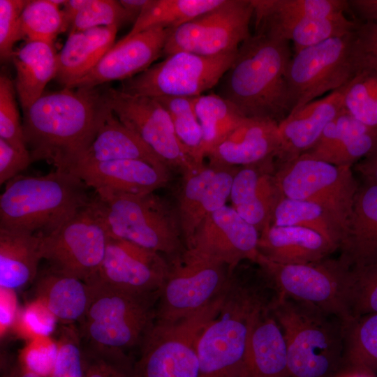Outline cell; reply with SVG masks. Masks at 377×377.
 Masks as SVG:
<instances>
[{
    "instance_id": "9c48e42d",
    "label": "cell",
    "mask_w": 377,
    "mask_h": 377,
    "mask_svg": "<svg viewBox=\"0 0 377 377\" xmlns=\"http://www.w3.org/2000/svg\"><path fill=\"white\" fill-rule=\"evenodd\" d=\"M361 70L356 29L294 53L286 75L290 113L344 86Z\"/></svg>"
},
{
    "instance_id": "2e32d148",
    "label": "cell",
    "mask_w": 377,
    "mask_h": 377,
    "mask_svg": "<svg viewBox=\"0 0 377 377\" xmlns=\"http://www.w3.org/2000/svg\"><path fill=\"white\" fill-rule=\"evenodd\" d=\"M105 94L119 120L138 134L170 170L184 174L202 165L197 164L182 145L170 114L155 98L112 87L105 88Z\"/></svg>"
},
{
    "instance_id": "7dc6e473",
    "label": "cell",
    "mask_w": 377,
    "mask_h": 377,
    "mask_svg": "<svg viewBox=\"0 0 377 377\" xmlns=\"http://www.w3.org/2000/svg\"><path fill=\"white\" fill-rule=\"evenodd\" d=\"M29 0H0V57L11 60L14 45L22 39L20 16Z\"/></svg>"
},
{
    "instance_id": "60d3db41",
    "label": "cell",
    "mask_w": 377,
    "mask_h": 377,
    "mask_svg": "<svg viewBox=\"0 0 377 377\" xmlns=\"http://www.w3.org/2000/svg\"><path fill=\"white\" fill-rule=\"evenodd\" d=\"M69 27L60 7L51 0H29L20 16L22 39L54 44Z\"/></svg>"
},
{
    "instance_id": "f6af8a7d",
    "label": "cell",
    "mask_w": 377,
    "mask_h": 377,
    "mask_svg": "<svg viewBox=\"0 0 377 377\" xmlns=\"http://www.w3.org/2000/svg\"><path fill=\"white\" fill-rule=\"evenodd\" d=\"M15 87L6 75L0 76V138L20 150H29L15 98Z\"/></svg>"
},
{
    "instance_id": "5b68a950",
    "label": "cell",
    "mask_w": 377,
    "mask_h": 377,
    "mask_svg": "<svg viewBox=\"0 0 377 377\" xmlns=\"http://www.w3.org/2000/svg\"><path fill=\"white\" fill-rule=\"evenodd\" d=\"M108 237L163 254L168 262L186 251L176 208L154 193H96L92 200Z\"/></svg>"
},
{
    "instance_id": "e575fe53",
    "label": "cell",
    "mask_w": 377,
    "mask_h": 377,
    "mask_svg": "<svg viewBox=\"0 0 377 377\" xmlns=\"http://www.w3.org/2000/svg\"><path fill=\"white\" fill-rule=\"evenodd\" d=\"M270 225L310 229L323 235L338 249L345 234L341 223L323 207L285 196L276 205Z\"/></svg>"
},
{
    "instance_id": "7bdbcfd3",
    "label": "cell",
    "mask_w": 377,
    "mask_h": 377,
    "mask_svg": "<svg viewBox=\"0 0 377 377\" xmlns=\"http://www.w3.org/2000/svg\"><path fill=\"white\" fill-rule=\"evenodd\" d=\"M253 6L288 17L326 18L349 11L348 0H251Z\"/></svg>"
},
{
    "instance_id": "d590c367",
    "label": "cell",
    "mask_w": 377,
    "mask_h": 377,
    "mask_svg": "<svg viewBox=\"0 0 377 377\" xmlns=\"http://www.w3.org/2000/svg\"><path fill=\"white\" fill-rule=\"evenodd\" d=\"M194 110L202 133V153L224 140L245 118L229 101L218 94L195 96Z\"/></svg>"
},
{
    "instance_id": "3957f363",
    "label": "cell",
    "mask_w": 377,
    "mask_h": 377,
    "mask_svg": "<svg viewBox=\"0 0 377 377\" xmlns=\"http://www.w3.org/2000/svg\"><path fill=\"white\" fill-rule=\"evenodd\" d=\"M68 171L17 176L0 196V228L45 235L92 200L94 191Z\"/></svg>"
},
{
    "instance_id": "e0dca14e",
    "label": "cell",
    "mask_w": 377,
    "mask_h": 377,
    "mask_svg": "<svg viewBox=\"0 0 377 377\" xmlns=\"http://www.w3.org/2000/svg\"><path fill=\"white\" fill-rule=\"evenodd\" d=\"M162 254L130 242L108 237L96 279L141 295H158L170 265Z\"/></svg>"
},
{
    "instance_id": "db71d44e",
    "label": "cell",
    "mask_w": 377,
    "mask_h": 377,
    "mask_svg": "<svg viewBox=\"0 0 377 377\" xmlns=\"http://www.w3.org/2000/svg\"><path fill=\"white\" fill-rule=\"evenodd\" d=\"M149 0H119V2L130 16L133 24L140 15Z\"/></svg>"
},
{
    "instance_id": "7c38bea8",
    "label": "cell",
    "mask_w": 377,
    "mask_h": 377,
    "mask_svg": "<svg viewBox=\"0 0 377 377\" xmlns=\"http://www.w3.org/2000/svg\"><path fill=\"white\" fill-rule=\"evenodd\" d=\"M237 51L213 57L174 52L122 81L119 90L151 98L200 96L219 83Z\"/></svg>"
},
{
    "instance_id": "681fc988",
    "label": "cell",
    "mask_w": 377,
    "mask_h": 377,
    "mask_svg": "<svg viewBox=\"0 0 377 377\" xmlns=\"http://www.w3.org/2000/svg\"><path fill=\"white\" fill-rule=\"evenodd\" d=\"M33 162L29 150H20L0 138V184L7 183Z\"/></svg>"
},
{
    "instance_id": "74e56055",
    "label": "cell",
    "mask_w": 377,
    "mask_h": 377,
    "mask_svg": "<svg viewBox=\"0 0 377 377\" xmlns=\"http://www.w3.org/2000/svg\"><path fill=\"white\" fill-rule=\"evenodd\" d=\"M343 370L377 372V313L350 319L343 325Z\"/></svg>"
},
{
    "instance_id": "836d02e7",
    "label": "cell",
    "mask_w": 377,
    "mask_h": 377,
    "mask_svg": "<svg viewBox=\"0 0 377 377\" xmlns=\"http://www.w3.org/2000/svg\"><path fill=\"white\" fill-rule=\"evenodd\" d=\"M34 281L38 298L52 316L65 323L82 320L89 303V284L49 267Z\"/></svg>"
},
{
    "instance_id": "4316f807",
    "label": "cell",
    "mask_w": 377,
    "mask_h": 377,
    "mask_svg": "<svg viewBox=\"0 0 377 377\" xmlns=\"http://www.w3.org/2000/svg\"><path fill=\"white\" fill-rule=\"evenodd\" d=\"M339 251L349 268L377 263V184H360Z\"/></svg>"
},
{
    "instance_id": "c3c4849f",
    "label": "cell",
    "mask_w": 377,
    "mask_h": 377,
    "mask_svg": "<svg viewBox=\"0 0 377 377\" xmlns=\"http://www.w3.org/2000/svg\"><path fill=\"white\" fill-rule=\"evenodd\" d=\"M52 377H83L82 347L73 337L65 338L58 348Z\"/></svg>"
},
{
    "instance_id": "9f6ffc18",
    "label": "cell",
    "mask_w": 377,
    "mask_h": 377,
    "mask_svg": "<svg viewBox=\"0 0 377 377\" xmlns=\"http://www.w3.org/2000/svg\"><path fill=\"white\" fill-rule=\"evenodd\" d=\"M88 2L89 0H70L66 1L62 11L69 26L75 16L87 6Z\"/></svg>"
},
{
    "instance_id": "7a4b0ae2",
    "label": "cell",
    "mask_w": 377,
    "mask_h": 377,
    "mask_svg": "<svg viewBox=\"0 0 377 377\" xmlns=\"http://www.w3.org/2000/svg\"><path fill=\"white\" fill-rule=\"evenodd\" d=\"M290 42L255 34L239 46L220 80L219 94L246 118L281 122L290 113L286 71Z\"/></svg>"
},
{
    "instance_id": "83f0119b",
    "label": "cell",
    "mask_w": 377,
    "mask_h": 377,
    "mask_svg": "<svg viewBox=\"0 0 377 377\" xmlns=\"http://www.w3.org/2000/svg\"><path fill=\"white\" fill-rule=\"evenodd\" d=\"M338 247L319 233L298 226L270 225L260 233L259 255L279 264H307L330 257Z\"/></svg>"
},
{
    "instance_id": "f546056e",
    "label": "cell",
    "mask_w": 377,
    "mask_h": 377,
    "mask_svg": "<svg viewBox=\"0 0 377 377\" xmlns=\"http://www.w3.org/2000/svg\"><path fill=\"white\" fill-rule=\"evenodd\" d=\"M117 27H99L69 34L57 53L56 80L73 86L87 74L114 45Z\"/></svg>"
},
{
    "instance_id": "ac0fdd59",
    "label": "cell",
    "mask_w": 377,
    "mask_h": 377,
    "mask_svg": "<svg viewBox=\"0 0 377 377\" xmlns=\"http://www.w3.org/2000/svg\"><path fill=\"white\" fill-rule=\"evenodd\" d=\"M260 232L227 205L209 214L195 230L187 249L226 265L231 272L243 260L256 263Z\"/></svg>"
},
{
    "instance_id": "6f0895ef",
    "label": "cell",
    "mask_w": 377,
    "mask_h": 377,
    "mask_svg": "<svg viewBox=\"0 0 377 377\" xmlns=\"http://www.w3.org/2000/svg\"><path fill=\"white\" fill-rule=\"evenodd\" d=\"M334 377H375V374L364 371L344 369Z\"/></svg>"
},
{
    "instance_id": "7402d4cb",
    "label": "cell",
    "mask_w": 377,
    "mask_h": 377,
    "mask_svg": "<svg viewBox=\"0 0 377 377\" xmlns=\"http://www.w3.org/2000/svg\"><path fill=\"white\" fill-rule=\"evenodd\" d=\"M275 161L239 167L231 186L232 207L260 233L270 226L274 209L284 197L275 177Z\"/></svg>"
},
{
    "instance_id": "ab89813d",
    "label": "cell",
    "mask_w": 377,
    "mask_h": 377,
    "mask_svg": "<svg viewBox=\"0 0 377 377\" xmlns=\"http://www.w3.org/2000/svg\"><path fill=\"white\" fill-rule=\"evenodd\" d=\"M155 98L170 114L175 133L198 165L204 164L202 133L194 110L195 96H162Z\"/></svg>"
},
{
    "instance_id": "5bb4252c",
    "label": "cell",
    "mask_w": 377,
    "mask_h": 377,
    "mask_svg": "<svg viewBox=\"0 0 377 377\" xmlns=\"http://www.w3.org/2000/svg\"><path fill=\"white\" fill-rule=\"evenodd\" d=\"M168 263L156 309L158 322H176L198 311L225 290L233 273L226 265L187 249L181 258Z\"/></svg>"
},
{
    "instance_id": "44dd1931",
    "label": "cell",
    "mask_w": 377,
    "mask_h": 377,
    "mask_svg": "<svg viewBox=\"0 0 377 377\" xmlns=\"http://www.w3.org/2000/svg\"><path fill=\"white\" fill-rule=\"evenodd\" d=\"M66 171L96 193L143 195L165 186L170 170L140 160L77 163Z\"/></svg>"
},
{
    "instance_id": "1f68e13d",
    "label": "cell",
    "mask_w": 377,
    "mask_h": 377,
    "mask_svg": "<svg viewBox=\"0 0 377 377\" xmlns=\"http://www.w3.org/2000/svg\"><path fill=\"white\" fill-rule=\"evenodd\" d=\"M38 235L0 228V286L16 290L35 281L42 260Z\"/></svg>"
},
{
    "instance_id": "277c9868",
    "label": "cell",
    "mask_w": 377,
    "mask_h": 377,
    "mask_svg": "<svg viewBox=\"0 0 377 377\" xmlns=\"http://www.w3.org/2000/svg\"><path fill=\"white\" fill-rule=\"evenodd\" d=\"M271 309L284 334L290 377H334L343 370V320L279 294Z\"/></svg>"
},
{
    "instance_id": "cb8c5ba5",
    "label": "cell",
    "mask_w": 377,
    "mask_h": 377,
    "mask_svg": "<svg viewBox=\"0 0 377 377\" xmlns=\"http://www.w3.org/2000/svg\"><path fill=\"white\" fill-rule=\"evenodd\" d=\"M343 110L339 89L288 114L278 124L280 149L276 162H284L311 149L323 131Z\"/></svg>"
},
{
    "instance_id": "d4e9b609",
    "label": "cell",
    "mask_w": 377,
    "mask_h": 377,
    "mask_svg": "<svg viewBox=\"0 0 377 377\" xmlns=\"http://www.w3.org/2000/svg\"><path fill=\"white\" fill-rule=\"evenodd\" d=\"M272 302L260 307L253 316L242 377H290L286 340L272 313Z\"/></svg>"
},
{
    "instance_id": "bcb514c9",
    "label": "cell",
    "mask_w": 377,
    "mask_h": 377,
    "mask_svg": "<svg viewBox=\"0 0 377 377\" xmlns=\"http://www.w3.org/2000/svg\"><path fill=\"white\" fill-rule=\"evenodd\" d=\"M128 22L132 20L119 1L89 0L73 20L69 34L99 27H119Z\"/></svg>"
},
{
    "instance_id": "d6986e66",
    "label": "cell",
    "mask_w": 377,
    "mask_h": 377,
    "mask_svg": "<svg viewBox=\"0 0 377 377\" xmlns=\"http://www.w3.org/2000/svg\"><path fill=\"white\" fill-rule=\"evenodd\" d=\"M238 168L203 164L182 174L175 208L186 249L202 221L226 205Z\"/></svg>"
},
{
    "instance_id": "816d5d0a",
    "label": "cell",
    "mask_w": 377,
    "mask_h": 377,
    "mask_svg": "<svg viewBox=\"0 0 377 377\" xmlns=\"http://www.w3.org/2000/svg\"><path fill=\"white\" fill-rule=\"evenodd\" d=\"M348 5L355 20L377 24V0H348Z\"/></svg>"
},
{
    "instance_id": "d6a6232c",
    "label": "cell",
    "mask_w": 377,
    "mask_h": 377,
    "mask_svg": "<svg viewBox=\"0 0 377 377\" xmlns=\"http://www.w3.org/2000/svg\"><path fill=\"white\" fill-rule=\"evenodd\" d=\"M11 60L16 70V92L24 111L43 94L47 84L55 78L57 52L54 44L27 41L15 50Z\"/></svg>"
},
{
    "instance_id": "ba28073f",
    "label": "cell",
    "mask_w": 377,
    "mask_h": 377,
    "mask_svg": "<svg viewBox=\"0 0 377 377\" xmlns=\"http://www.w3.org/2000/svg\"><path fill=\"white\" fill-rule=\"evenodd\" d=\"M226 291L184 319L173 323L155 320L140 344L135 361V377H198V339L219 313Z\"/></svg>"
},
{
    "instance_id": "f5cc1de1",
    "label": "cell",
    "mask_w": 377,
    "mask_h": 377,
    "mask_svg": "<svg viewBox=\"0 0 377 377\" xmlns=\"http://www.w3.org/2000/svg\"><path fill=\"white\" fill-rule=\"evenodd\" d=\"M354 169L361 176L362 181L377 184V145L354 165Z\"/></svg>"
},
{
    "instance_id": "603a6c76",
    "label": "cell",
    "mask_w": 377,
    "mask_h": 377,
    "mask_svg": "<svg viewBox=\"0 0 377 377\" xmlns=\"http://www.w3.org/2000/svg\"><path fill=\"white\" fill-rule=\"evenodd\" d=\"M279 149L278 123L245 118L206 158L214 166L243 167L276 160Z\"/></svg>"
},
{
    "instance_id": "f907efd6",
    "label": "cell",
    "mask_w": 377,
    "mask_h": 377,
    "mask_svg": "<svg viewBox=\"0 0 377 377\" xmlns=\"http://www.w3.org/2000/svg\"><path fill=\"white\" fill-rule=\"evenodd\" d=\"M356 35L362 70L377 71V24L358 22Z\"/></svg>"
},
{
    "instance_id": "11a10c76",
    "label": "cell",
    "mask_w": 377,
    "mask_h": 377,
    "mask_svg": "<svg viewBox=\"0 0 377 377\" xmlns=\"http://www.w3.org/2000/svg\"><path fill=\"white\" fill-rule=\"evenodd\" d=\"M1 377H42L35 371L32 370L29 367L15 364L10 367H7L3 371Z\"/></svg>"
},
{
    "instance_id": "4dcf8cb0",
    "label": "cell",
    "mask_w": 377,
    "mask_h": 377,
    "mask_svg": "<svg viewBox=\"0 0 377 377\" xmlns=\"http://www.w3.org/2000/svg\"><path fill=\"white\" fill-rule=\"evenodd\" d=\"M126 159L146 161L170 170L141 138L124 125L110 110L94 139L75 164Z\"/></svg>"
},
{
    "instance_id": "8d00e7d4",
    "label": "cell",
    "mask_w": 377,
    "mask_h": 377,
    "mask_svg": "<svg viewBox=\"0 0 377 377\" xmlns=\"http://www.w3.org/2000/svg\"><path fill=\"white\" fill-rule=\"evenodd\" d=\"M224 0H149L125 36L161 27L176 29L223 3Z\"/></svg>"
},
{
    "instance_id": "8fae6325",
    "label": "cell",
    "mask_w": 377,
    "mask_h": 377,
    "mask_svg": "<svg viewBox=\"0 0 377 377\" xmlns=\"http://www.w3.org/2000/svg\"><path fill=\"white\" fill-rule=\"evenodd\" d=\"M274 173L285 197L320 205L341 223L346 232L360 185L351 168L337 166L303 154L276 162Z\"/></svg>"
},
{
    "instance_id": "6da1fadb",
    "label": "cell",
    "mask_w": 377,
    "mask_h": 377,
    "mask_svg": "<svg viewBox=\"0 0 377 377\" xmlns=\"http://www.w3.org/2000/svg\"><path fill=\"white\" fill-rule=\"evenodd\" d=\"M110 108L105 88L64 87L43 94L23 111L22 126L33 162L66 171L94 139Z\"/></svg>"
},
{
    "instance_id": "52a82bcc",
    "label": "cell",
    "mask_w": 377,
    "mask_h": 377,
    "mask_svg": "<svg viewBox=\"0 0 377 377\" xmlns=\"http://www.w3.org/2000/svg\"><path fill=\"white\" fill-rule=\"evenodd\" d=\"M87 284L89 303L80 321L86 346L123 353L140 346L155 322L159 296L128 293L98 279Z\"/></svg>"
},
{
    "instance_id": "f1b7e54d",
    "label": "cell",
    "mask_w": 377,
    "mask_h": 377,
    "mask_svg": "<svg viewBox=\"0 0 377 377\" xmlns=\"http://www.w3.org/2000/svg\"><path fill=\"white\" fill-rule=\"evenodd\" d=\"M377 145V132L361 124L344 110L323 131L307 154L337 166L351 168Z\"/></svg>"
},
{
    "instance_id": "f35d334b",
    "label": "cell",
    "mask_w": 377,
    "mask_h": 377,
    "mask_svg": "<svg viewBox=\"0 0 377 377\" xmlns=\"http://www.w3.org/2000/svg\"><path fill=\"white\" fill-rule=\"evenodd\" d=\"M339 89L343 110L377 132V71L361 70Z\"/></svg>"
},
{
    "instance_id": "484cf974",
    "label": "cell",
    "mask_w": 377,
    "mask_h": 377,
    "mask_svg": "<svg viewBox=\"0 0 377 377\" xmlns=\"http://www.w3.org/2000/svg\"><path fill=\"white\" fill-rule=\"evenodd\" d=\"M253 7L255 34L292 42L294 53L330 38L351 32L358 24L357 21L350 20L345 15L326 18L288 17L271 13L253 5Z\"/></svg>"
},
{
    "instance_id": "4fadbf2b",
    "label": "cell",
    "mask_w": 377,
    "mask_h": 377,
    "mask_svg": "<svg viewBox=\"0 0 377 377\" xmlns=\"http://www.w3.org/2000/svg\"><path fill=\"white\" fill-rule=\"evenodd\" d=\"M256 263L279 295L313 304L344 322L350 268L330 257L307 264L283 265L258 256Z\"/></svg>"
},
{
    "instance_id": "8992f818",
    "label": "cell",
    "mask_w": 377,
    "mask_h": 377,
    "mask_svg": "<svg viewBox=\"0 0 377 377\" xmlns=\"http://www.w3.org/2000/svg\"><path fill=\"white\" fill-rule=\"evenodd\" d=\"M263 289L233 276L217 316L198 342V377H242L248 337L257 310L272 302Z\"/></svg>"
},
{
    "instance_id": "ee69618b",
    "label": "cell",
    "mask_w": 377,
    "mask_h": 377,
    "mask_svg": "<svg viewBox=\"0 0 377 377\" xmlns=\"http://www.w3.org/2000/svg\"><path fill=\"white\" fill-rule=\"evenodd\" d=\"M83 377H135V362L123 352L82 347Z\"/></svg>"
},
{
    "instance_id": "b9f144b4",
    "label": "cell",
    "mask_w": 377,
    "mask_h": 377,
    "mask_svg": "<svg viewBox=\"0 0 377 377\" xmlns=\"http://www.w3.org/2000/svg\"><path fill=\"white\" fill-rule=\"evenodd\" d=\"M346 307L349 320L377 313V263L350 268Z\"/></svg>"
},
{
    "instance_id": "ffe728a7",
    "label": "cell",
    "mask_w": 377,
    "mask_h": 377,
    "mask_svg": "<svg viewBox=\"0 0 377 377\" xmlns=\"http://www.w3.org/2000/svg\"><path fill=\"white\" fill-rule=\"evenodd\" d=\"M172 30L155 27L132 36H124L72 88L96 87L111 81H124L142 73L163 54Z\"/></svg>"
},
{
    "instance_id": "9a60e30c",
    "label": "cell",
    "mask_w": 377,
    "mask_h": 377,
    "mask_svg": "<svg viewBox=\"0 0 377 377\" xmlns=\"http://www.w3.org/2000/svg\"><path fill=\"white\" fill-rule=\"evenodd\" d=\"M253 16L251 0H224L218 7L172 29L163 54L186 52L213 57L236 52L251 36Z\"/></svg>"
},
{
    "instance_id": "30bf717a",
    "label": "cell",
    "mask_w": 377,
    "mask_h": 377,
    "mask_svg": "<svg viewBox=\"0 0 377 377\" xmlns=\"http://www.w3.org/2000/svg\"><path fill=\"white\" fill-rule=\"evenodd\" d=\"M92 200L51 232L39 235L41 258L48 267L86 283L97 277L108 239Z\"/></svg>"
}]
</instances>
